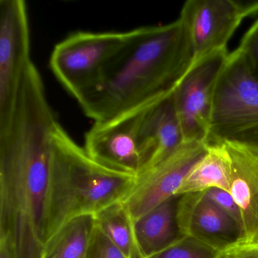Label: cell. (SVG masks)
<instances>
[{
  "label": "cell",
  "instance_id": "cell-10",
  "mask_svg": "<svg viewBox=\"0 0 258 258\" xmlns=\"http://www.w3.org/2000/svg\"><path fill=\"white\" fill-rule=\"evenodd\" d=\"M229 52L213 55L193 66L173 93L183 141L206 142L213 87Z\"/></svg>",
  "mask_w": 258,
  "mask_h": 258
},
{
  "label": "cell",
  "instance_id": "cell-22",
  "mask_svg": "<svg viewBox=\"0 0 258 258\" xmlns=\"http://www.w3.org/2000/svg\"><path fill=\"white\" fill-rule=\"evenodd\" d=\"M234 258H258L257 244H239L229 249Z\"/></svg>",
  "mask_w": 258,
  "mask_h": 258
},
{
  "label": "cell",
  "instance_id": "cell-8",
  "mask_svg": "<svg viewBox=\"0 0 258 258\" xmlns=\"http://www.w3.org/2000/svg\"><path fill=\"white\" fill-rule=\"evenodd\" d=\"M208 149L205 141H183L164 161L138 175L123 203L134 220L175 196L193 166Z\"/></svg>",
  "mask_w": 258,
  "mask_h": 258
},
{
  "label": "cell",
  "instance_id": "cell-13",
  "mask_svg": "<svg viewBox=\"0 0 258 258\" xmlns=\"http://www.w3.org/2000/svg\"><path fill=\"white\" fill-rule=\"evenodd\" d=\"M232 160L230 194L241 214L243 241L258 243V151L239 143L225 142Z\"/></svg>",
  "mask_w": 258,
  "mask_h": 258
},
{
  "label": "cell",
  "instance_id": "cell-16",
  "mask_svg": "<svg viewBox=\"0 0 258 258\" xmlns=\"http://www.w3.org/2000/svg\"><path fill=\"white\" fill-rule=\"evenodd\" d=\"M95 226V215L69 220L45 243L41 258H84Z\"/></svg>",
  "mask_w": 258,
  "mask_h": 258
},
{
  "label": "cell",
  "instance_id": "cell-11",
  "mask_svg": "<svg viewBox=\"0 0 258 258\" xmlns=\"http://www.w3.org/2000/svg\"><path fill=\"white\" fill-rule=\"evenodd\" d=\"M177 221L182 235L226 251L243 241L241 226L210 200L205 191L181 195Z\"/></svg>",
  "mask_w": 258,
  "mask_h": 258
},
{
  "label": "cell",
  "instance_id": "cell-7",
  "mask_svg": "<svg viewBox=\"0 0 258 258\" xmlns=\"http://www.w3.org/2000/svg\"><path fill=\"white\" fill-rule=\"evenodd\" d=\"M28 13L24 0L0 1V122L13 111L24 77L34 63Z\"/></svg>",
  "mask_w": 258,
  "mask_h": 258
},
{
  "label": "cell",
  "instance_id": "cell-18",
  "mask_svg": "<svg viewBox=\"0 0 258 258\" xmlns=\"http://www.w3.org/2000/svg\"><path fill=\"white\" fill-rule=\"evenodd\" d=\"M220 252L189 236L148 258H217Z\"/></svg>",
  "mask_w": 258,
  "mask_h": 258
},
{
  "label": "cell",
  "instance_id": "cell-21",
  "mask_svg": "<svg viewBox=\"0 0 258 258\" xmlns=\"http://www.w3.org/2000/svg\"><path fill=\"white\" fill-rule=\"evenodd\" d=\"M204 191L210 200L212 201L220 209L229 214L241 226L239 208L229 191L216 187L208 188Z\"/></svg>",
  "mask_w": 258,
  "mask_h": 258
},
{
  "label": "cell",
  "instance_id": "cell-19",
  "mask_svg": "<svg viewBox=\"0 0 258 258\" xmlns=\"http://www.w3.org/2000/svg\"><path fill=\"white\" fill-rule=\"evenodd\" d=\"M84 258H126V256L96 224Z\"/></svg>",
  "mask_w": 258,
  "mask_h": 258
},
{
  "label": "cell",
  "instance_id": "cell-9",
  "mask_svg": "<svg viewBox=\"0 0 258 258\" xmlns=\"http://www.w3.org/2000/svg\"><path fill=\"white\" fill-rule=\"evenodd\" d=\"M146 108V107H145ZM104 121L93 122L86 133V152L99 164L137 176L140 172L139 127L143 109Z\"/></svg>",
  "mask_w": 258,
  "mask_h": 258
},
{
  "label": "cell",
  "instance_id": "cell-14",
  "mask_svg": "<svg viewBox=\"0 0 258 258\" xmlns=\"http://www.w3.org/2000/svg\"><path fill=\"white\" fill-rule=\"evenodd\" d=\"M179 195H175L134 222L143 258H148L183 238L177 221Z\"/></svg>",
  "mask_w": 258,
  "mask_h": 258
},
{
  "label": "cell",
  "instance_id": "cell-23",
  "mask_svg": "<svg viewBox=\"0 0 258 258\" xmlns=\"http://www.w3.org/2000/svg\"><path fill=\"white\" fill-rule=\"evenodd\" d=\"M0 258H15L10 241L4 237H0Z\"/></svg>",
  "mask_w": 258,
  "mask_h": 258
},
{
  "label": "cell",
  "instance_id": "cell-20",
  "mask_svg": "<svg viewBox=\"0 0 258 258\" xmlns=\"http://www.w3.org/2000/svg\"><path fill=\"white\" fill-rule=\"evenodd\" d=\"M237 49L244 55L252 72L258 78V19L246 31Z\"/></svg>",
  "mask_w": 258,
  "mask_h": 258
},
{
  "label": "cell",
  "instance_id": "cell-24",
  "mask_svg": "<svg viewBox=\"0 0 258 258\" xmlns=\"http://www.w3.org/2000/svg\"><path fill=\"white\" fill-rule=\"evenodd\" d=\"M217 258H234V256L230 250H228L226 251L220 252Z\"/></svg>",
  "mask_w": 258,
  "mask_h": 258
},
{
  "label": "cell",
  "instance_id": "cell-5",
  "mask_svg": "<svg viewBox=\"0 0 258 258\" xmlns=\"http://www.w3.org/2000/svg\"><path fill=\"white\" fill-rule=\"evenodd\" d=\"M125 37L126 32L74 33L54 47L49 58L52 74L77 99L99 78Z\"/></svg>",
  "mask_w": 258,
  "mask_h": 258
},
{
  "label": "cell",
  "instance_id": "cell-15",
  "mask_svg": "<svg viewBox=\"0 0 258 258\" xmlns=\"http://www.w3.org/2000/svg\"><path fill=\"white\" fill-rule=\"evenodd\" d=\"M232 160L224 143L208 145L204 156L188 172L176 195L201 192L216 187L230 191Z\"/></svg>",
  "mask_w": 258,
  "mask_h": 258
},
{
  "label": "cell",
  "instance_id": "cell-4",
  "mask_svg": "<svg viewBox=\"0 0 258 258\" xmlns=\"http://www.w3.org/2000/svg\"><path fill=\"white\" fill-rule=\"evenodd\" d=\"M206 142H232L258 151V78L237 48L214 82Z\"/></svg>",
  "mask_w": 258,
  "mask_h": 258
},
{
  "label": "cell",
  "instance_id": "cell-3",
  "mask_svg": "<svg viewBox=\"0 0 258 258\" xmlns=\"http://www.w3.org/2000/svg\"><path fill=\"white\" fill-rule=\"evenodd\" d=\"M136 179L95 161L58 122L51 139L46 241L72 219L123 202Z\"/></svg>",
  "mask_w": 258,
  "mask_h": 258
},
{
  "label": "cell",
  "instance_id": "cell-2",
  "mask_svg": "<svg viewBox=\"0 0 258 258\" xmlns=\"http://www.w3.org/2000/svg\"><path fill=\"white\" fill-rule=\"evenodd\" d=\"M193 66L186 27L170 23L126 31L124 42L96 81L76 99L93 122L152 105L174 93Z\"/></svg>",
  "mask_w": 258,
  "mask_h": 258
},
{
  "label": "cell",
  "instance_id": "cell-6",
  "mask_svg": "<svg viewBox=\"0 0 258 258\" xmlns=\"http://www.w3.org/2000/svg\"><path fill=\"white\" fill-rule=\"evenodd\" d=\"M258 14V1L188 0L181 9L193 54V66L217 54L228 44L244 19ZM192 66V67H193Z\"/></svg>",
  "mask_w": 258,
  "mask_h": 258
},
{
  "label": "cell",
  "instance_id": "cell-12",
  "mask_svg": "<svg viewBox=\"0 0 258 258\" xmlns=\"http://www.w3.org/2000/svg\"><path fill=\"white\" fill-rule=\"evenodd\" d=\"M139 174L164 161L183 142L173 93L143 109L139 127Z\"/></svg>",
  "mask_w": 258,
  "mask_h": 258
},
{
  "label": "cell",
  "instance_id": "cell-1",
  "mask_svg": "<svg viewBox=\"0 0 258 258\" xmlns=\"http://www.w3.org/2000/svg\"><path fill=\"white\" fill-rule=\"evenodd\" d=\"M58 122L48 100L27 95L0 124V237L9 240L15 258H41Z\"/></svg>",
  "mask_w": 258,
  "mask_h": 258
},
{
  "label": "cell",
  "instance_id": "cell-17",
  "mask_svg": "<svg viewBox=\"0 0 258 258\" xmlns=\"http://www.w3.org/2000/svg\"><path fill=\"white\" fill-rule=\"evenodd\" d=\"M100 230L126 258H143L136 238L134 220L123 202L110 205L95 215Z\"/></svg>",
  "mask_w": 258,
  "mask_h": 258
}]
</instances>
